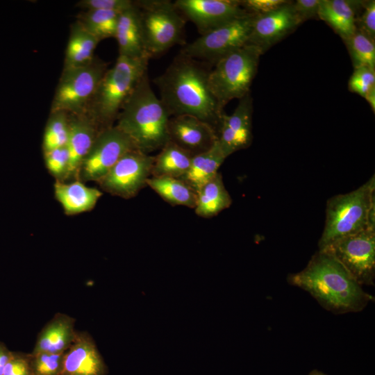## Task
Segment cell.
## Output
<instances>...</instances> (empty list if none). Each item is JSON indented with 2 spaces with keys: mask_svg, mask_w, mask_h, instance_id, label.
Returning a JSON list of instances; mask_svg holds the SVG:
<instances>
[{
  "mask_svg": "<svg viewBox=\"0 0 375 375\" xmlns=\"http://www.w3.org/2000/svg\"><path fill=\"white\" fill-rule=\"evenodd\" d=\"M210 70L198 60L180 52L153 82L170 117H195L217 133L224 112L210 90Z\"/></svg>",
  "mask_w": 375,
  "mask_h": 375,
  "instance_id": "cell-1",
  "label": "cell"
},
{
  "mask_svg": "<svg viewBox=\"0 0 375 375\" xmlns=\"http://www.w3.org/2000/svg\"><path fill=\"white\" fill-rule=\"evenodd\" d=\"M288 283L309 292L327 310L336 314L358 312L374 298L328 251L318 250Z\"/></svg>",
  "mask_w": 375,
  "mask_h": 375,
  "instance_id": "cell-2",
  "label": "cell"
},
{
  "mask_svg": "<svg viewBox=\"0 0 375 375\" xmlns=\"http://www.w3.org/2000/svg\"><path fill=\"white\" fill-rule=\"evenodd\" d=\"M170 116L150 84L148 72L138 82L124 103L115 124L135 148L149 154L169 141Z\"/></svg>",
  "mask_w": 375,
  "mask_h": 375,
  "instance_id": "cell-3",
  "label": "cell"
},
{
  "mask_svg": "<svg viewBox=\"0 0 375 375\" xmlns=\"http://www.w3.org/2000/svg\"><path fill=\"white\" fill-rule=\"evenodd\" d=\"M369 227H375L374 176L357 189L328 200L319 250Z\"/></svg>",
  "mask_w": 375,
  "mask_h": 375,
  "instance_id": "cell-4",
  "label": "cell"
},
{
  "mask_svg": "<svg viewBox=\"0 0 375 375\" xmlns=\"http://www.w3.org/2000/svg\"><path fill=\"white\" fill-rule=\"evenodd\" d=\"M149 60L119 55L104 74L87 110L102 130L113 126L124 103L148 72Z\"/></svg>",
  "mask_w": 375,
  "mask_h": 375,
  "instance_id": "cell-5",
  "label": "cell"
},
{
  "mask_svg": "<svg viewBox=\"0 0 375 375\" xmlns=\"http://www.w3.org/2000/svg\"><path fill=\"white\" fill-rule=\"evenodd\" d=\"M261 54L258 47L247 44L215 62L209 72L208 82L222 108L230 101L240 99L250 93Z\"/></svg>",
  "mask_w": 375,
  "mask_h": 375,
  "instance_id": "cell-6",
  "label": "cell"
},
{
  "mask_svg": "<svg viewBox=\"0 0 375 375\" xmlns=\"http://www.w3.org/2000/svg\"><path fill=\"white\" fill-rule=\"evenodd\" d=\"M138 10L145 50L151 58L183 41L185 21L174 2L135 1Z\"/></svg>",
  "mask_w": 375,
  "mask_h": 375,
  "instance_id": "cell-7",
  "label": "cell"
},
{
  "mask_svg": "<svg viewBox=\"0 0 375 375\" xmlns=\"http://www.w3.org/2000/svg\"><path fill=\"white\" fill-rule=\"evenodd\" d=\"M107 69V64L97 58L86 65L63 69L51 112H65L69 115L87 112V108Z\"/></svg>",
  "mask_w": 375,
  "mask_h": 375,
  "instance_id": "cell-8",
  "label": "cell"
},
{
  "mask_svg": "<svg viewBox=\"0 0 375 375\" xmlns=\"http://www.w3.org/2000/svg\"><path fill=\"white\" fill-rule=\"evenodd\" d=\"M255 15L251 12L201 35L184 47L181 53L198 60L215 63L248 44Z\"/></svg>",
  "mask_w": 375,
  "mask_h": 375,
  "instance_id": "cell-9",
  "label": "cell"
},
{
  "mask_svg": "<svg viewBox=\"0 0 375 375\" xmlns=\"http://www.w3.org/2000/svg\"><path fill=\"white\" fill-rule=\"evenodd\" d=\"M323 250L330 252L361 285L374 283L375 227L342 238Z\"/></svg>",
  "mask_w": 375,
  "mask_h": 375,
  "instance_id": "cell-10",
  "label": "cell"
},
{
  "mask_svg": "<svg viewBox=\"0 0 375 375\" xmlns=\"http://www.w3.org/2000/svg\"><path fill=\"white\" fill-rule=\"evenodd\" d=\"M135 149L131 140L116 125L103 129L84 158L77 180L97 183L124 154Z\"/></svg>",
  "mask_w": 375,
  "mask_h": 375,
  "instance_id": "cell-11",
  "label": "cell"
},
{
  "mask_svg": "<svg viewBox=\"0 0 375 375\" xmlns=\"http://www.w3.org/2000/svg\"><path fill=\"white\" fill-rule=\"evenodd\" d=\"M153 160L154 156L133 149L124 154L97 183L112 195L133 198L147 185Z\"/></svg>",
  "mask_w": 375,
  "mask_h": 375,
  "instance_id": "cell-12",
  "label": "cell"
},
{
  "mask_svg": "<svg viewBox=\"0 0 375 375\" xmlns=\"http://www.w3.org/2000/svg\"><path fill=\"white\" fill-rule=\"evenodd\" d=\"M174 3L195 25L200 35L251 13L241 6L240 1L176 0Z\"/></svg>",
  "mask_w": 375,
  "mask_h": 375,
  "instance_id": "cell-13",
  "label": "cell"
},
{
  "mask_svg": "<svg viewBox=\"0 0 375 375\" xmlns=\"http://www.w3.org/2000/svg\"><path fill=\"white\" fill-rule=\"evenodd\" d=\"M301 24L292 3L288 1L274 10L255 15L248 44L263 53Z\"/></svg>",
  "mask_w": 375,
  "mask_h": 375,
  "instance_id": "cell-14",
  "label": "cell"
},
{
  "mask_svg": "<svg viewBox=\"0 0 375 375\" xmlns=\"http://www.w3.org/2000/svg\"><path fill=\"white\" fill-rule=\"evenodd\" d=\"M252 99L249 93L240 99L231 115H223L217 141L226 158L250 145L252 140Z\"/></svg>",
  "mask_w": 375,
  "mask_h": 375,
  "instance_id": "cell-15",
  "label": "cell"
},
{
  "mask_svg": "<svg viewBox=\"0 0 375 375\" xmlns=\"http://www.w3.org/2000/svg\"><path fill=\"white\" fill-rule=\"evenodd\" d=\"M169 141L192 156L209 150L217 140L216 131L206 122L190 115L171 117Z\"/></svg>",
  "mask_w": 375,
  "mask_h": 375,
  "instance_id": "cell-16",
  "label": "cell"
},
{
  "mask_svg": "<svg viewBox=\"0 0 375 375\" xmlns=\"http://www.w3.org/2000/svg\"><path fill=\"white\" fill-rule=\"evenodd\" d=\"M108 367L92 337L76 331L74 342L64 353L61 375H106Z\"/></svg>",
  "mask_w": 375,
  "mask_h": 375,
  "instance_id": "cell-17",
  "label": "cell"
},
{
  "mask_svg": "<svg viewBox=\"0 0 375 375\" xmlns=\"http://www.w3.org/2000/svg\"><path fill=\"white\" fill-rule=\"evenodd\" d=\"M102 129L88 113L69 115V133L67 143L69 166L65 181L78 179L81 165Z\"/></svg>",
  "mask_w": 375,
  "mask_h": 375,
  "instance_id": "cell-18",
  "label": "cell"
},
{
  "mask_svg": "<svg viewBox=\"0 0 375 375\" xmlns=\"http://www.w3.org/2000/svg\"><path fill=\"white\" fill-rule=\"evenodd\" d=\"M76 320L61 312L54 315L39 333L32 354L63 353L74 340Z\"/></svg>",
  "mask_w": 375,
  "mask_h": 375,
  "instance_id": "cell-19",
  "label": "cell"
},
{
  "mask_svg": "<svg viewBox=\"0 0 375 375\" xmlns=\"http://www.w3.org/2000/svg\"><path fill=\"white\" fill-rule=\"evenodd\" d=\"M54 196L67 215H74L92 210L102 196V192L87 186L78 180L70 182L56 181Z\"/></svg>",
  "mask_w": 375,
  "mask_h": 375,
  "instance_id": "cell-20",
  "label": "cell"
},
{
  "mask_svg": "<svg viewBox=\"0 0 375 375\" xmlns=\"http://www.w3.org/2000/svg\"><path fill=\"white\" fill-rule=\"evenodd\" d=\"M114 38L117 42L119 55L131 58H150L145 50L135 1L133 7L119 14Z\"/></svg>",
  "mask_w": 375,
  "mask_h": 375,
  "instance_id": "cell-21",
  "label": "cell"
},
{
  "mask_svg": "<svg viewBox=\"0 0 375 375\" xmlns=\"http://www.w3.org/2000/svg\"><path fill=\"white\" fill-rule=\"evenodd\" d=\"M363 1L320 0L318 18L328 24L342 38L356 30V20Z\"/></svg>",
  "mask_w": 375,
  "mask_h": 375,
  "instance_id": "cell-22",
  "label": "cell"
},
{
  "mask_svg": "<svg viewBox=\"0 0 375 375\" xmlns=\"http://www.w3.org/2000/svg\"><path fill=\"white\" fill-rule=\"evenodd\" d=\"M226 158L217 140L209 150L192 157L188 170L181 179L197 192L217 175Z\"/></svg>",
  "mask_w": 375,
  "mask_h": 375,
  "instance_id": "cell-23",
  "label": "cell"
},
{
  "mask_svg": "<svg viewBox=\"0 0 375 375\" xmlns=\"http://www.w3.org/2000/svg\"><path fill=\"white\" fill-rule=\"evenodd\" d=\"M99 42L97 38L76 20L71 26L63 69L79 67L91 62L94 58V52Z\"/></svg>",
  "mask_w": 375,
  "mask_h": 375,
  "instance_id": "cell-24",
  "label": "cell"
},
{
  "mask_svg": "<svg viewBox=\"0 0 375 375\" xmlns=\"http://www.w3.org/2000/svg\"><path fill=\"white\" fill-rule=\"evenodd\" d=\"M195 213L201 217L210 218L230 207L232 199L226 190L222 174L218 172L197 191Z\"/></svg>",
  "mask_w": 375,
  "mask_h": 375,
  "instance_id": "cell-25",
  "label": "cell"
},
{
  "mask_svg": "<svg viewBox=\"0 0 375 375\" xmlns=\"http://www.w3.org/2000/svg\"><path fill=\"white\" fill-rule=\"evenodd\" d=\"M192 157L190 153L169 141L154 156L151 176L181 178L188 170Z\"/></svg>",
  "mask_w": 375,
  "mask_h": 375,
  "instance_id": "cell-26",
  "label": "cell"
},
{
  "mask_svg": "<svg viewBox=\"0 0 375 375\" xmlns=\"http://www.w3.org/2000/svg\"><path fill=\"white\" fill-rule=\"evenodd\" d=\"M149 185L162 199L174 206L194 208L197 204V193L181 178L173 177H149Z\"/></svg>",
  "mask_w": 375,
  "mask_h": 375,
  "instance_id": "cell-27",
  "label": "cell"
},
{
  "mask_svg": "<svg viewBox=\"0 0 375 375\" xmlns=\"http://www.w3.org/2000/svg\"><path fill=\"white\" fill-rule=\"evenodd\" d=\"M120 13L111 10H89L80 13L77 20L101 41L115 37Z\"/></svg>",
  "mask_w": 375,
  "mask_h": 375,
  "instance_id": "cell-28",
  "label": "cell"
},
{
  "mask_svg": "<svg viewBox=\"0 0 375 375\" xmlns=\"http://www.w3.org/2000/svg\"><path fill=\"white\" fill-rule=\"evenodd\" d=\"M343 40L354 69L365 67L375 69L374 40L356 28L350 37Z\"/></svg>",
  "mask_w": 375,
  "mask_h": 375,
  "instance_id": "cell-29",
  "label": "cell"
},
{
  "mask_svg": "<svg viewBox=\"0 0 375 375\" xmlns=\"http://www.w3.org/2000/svg\"><path fill=\"white\" fill-rule=\"evenodd\" d=\"M69 133V115L65 112H51L43 135V152L65 147Z\"/></svg>",
  "mask_w": 375,
  "mask_h": 375,
  "instance_id": "cell-30",
  "label": "cell"
},
{
  "mask_svg": "<svg viewBox=\"0 0 375 375\" xmlns=\"http://www.w3.org/2000/svg\"><path fill=\"white\" fill-rule=\"evenodd\" d=\"M30 354L32 375H61L64 353Z\"/></svg>",
  "mask_w": 375,
  "mask_h": 375,
  "instance_id": "cell-31",
  "label": "cell"
},
{
  "mask_svg": "<svg viewBox=\"0 0 375 375\" xmlns=\"http://www.w3.org/2000/svg\"><path fill=\"white\" fill-rule=\"evenodd\" d=\"M45 166L56 181H65L68 166L69 153L67 147L43 152Z\"/></svg>",
  "mask_w": 375,
  "mask_h": 375,
  "instance_id": "cell-32",
  "label": "cell"
},
{
  "mask_svg": "<svg viewBox=\"0 0 375 375\" xmlns=\"http://www.w3.org/2000/svg\"><path fill=\"white\" fill-rule=\"evenodd\" d=\"M348 86L351 92L365 97L375 87V70L365 67L354 69Z\"/></svg>",
  "mask_w": 375,
  "mask_h": 375,
  "instance_id": "cell-33",
  "label": "cell"
},
{
  "mask_svg": "<svg viewBox=\"0 0 375 375\" xmlns=\"http://www.w3.org/2000/svg\"><path fill=\"white\" fill-rule=\"evenodd\" d=\"M361 14L356 20V28L370 38H375V1H365L362 3Z\"/></svg>",
  "mask_w": 375,
  "mask_h": 375,
  "instance_id": "cell-34",
  "label": "cell"
},
{
  "mask_svg": "<svg viewBox=\"0 0 375 375\" xmlns=\"http://www.w3.org/2000/svg\"><path fill=\"white\" fill-rule=\"evenodd\" d=\"M134 5V1L131 0H81L76 6L89 10H111L122 12Z\"/></svg>",
  "mask_w": 375,
  "mask_h": 375,
  "instance_id": "cell-35",
  "label": "cell"
},
{
  "mask_svg": "<svg viewBox=\"0 0 375 375\" xmlns=\"http://www.w3.org/2000/svg\"><path fill=\"white\" fill-rule=\"evenodd\" d=\"M30 353L12 351L2 375H32Z\"/></svg>",
  "mask_w": 375,
  "mask_h": 375,
  "instance_id": "cell-36",
  "label": "cell"
},
{
  "mask_svg": "<svg viewBox=\"0 0 375 375\" xmlns=\"http://www.w3.org/2000/svg\"><path fill=\"white\" fill-rule=\"evenodd\" d=\"M288 2L285 0H245L240 1L241 6L248 12L263 14L274 10Z\"/></svg>",
  "mask_w": 375,
  "mask_h": 375,
  "instance_id": "cell-37",
  "label": "cell"
},
{
  "mask_svg": "<svg viewBox=\"0 0 375 375\" xmlns=\"http://www.w3.org/2000/svg\"><path fill=\"white\" fill-rule=\"evenodd\" d=\"M320 0H297L292 3L296 15L301 22L318 17Z\"/></svg>",
  "mask_w": 375,
  "mask_h": 375,
  "instance_id": "cell-38",
  "label": "cell"
},
{
  "mask_svg": "<svg viewBox=\"0 0 375 375\" xmlns=\"http://www.w3.org/2000/svg\"><path fill=\"white\" fill-rule=\"evenodd\" d=\"M12 351H10L2 342H0V375L3 374L4 368L12 356Z\"/></svg>",
  "mask_w": 375,
  "mask_h": 375,
  "instance_id": "cell-39",
  "label": "cell"
},
{
  "mask_svg": "<svg viewBox=\"0 0 375 375\" xmlns=\"http://www.w3.org/2000/svg\"><path fill=\"white\" fill-rule=\"evenodd\" d=\"M370 105L372 109L375 110V87L371 89L364 97Z\"/></svg>",
  "mask_w": 375,
  "mask_h": 375,
  "instance_id": "cell-40",
  "label": "cell"
},
{
  "mask_svg": "<svg viewBox=\"0 0 375 375\" xmlns=\"http://www.w3.org/2000/svg\"><path fill=\"white\" fill-rule=\"evenodd\" d=\"M309 375H326V374L318 370H312V372H310Z\"/></svg>",
  "mask_w": 375,
  "mask_h": 375,
  "instance_id": "cell-41",
  "label": "cell"
}]
</instances>
